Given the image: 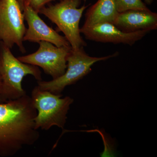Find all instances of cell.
Segmentation results:
<instances>
[{
  "instance_id": "277c9868",
  "label": "cell",
  "mask_w": 157,
  "mask_h": 157,
  "mask_svg": "<svg viewBox=\"0 0 157 157\" xmlns=\"http://www.w3.org/2000/svg\"><path fill=\"white\" fill-rule=\"evenodd\" d=\"M62 96L40 89L37 86L34 88L31 98L37 111L35 118L37 130L47 131L53 126L63 129L67 114L74 100L68 96L61 98Z\"/></svg>"
},
{
  "instance_id": "30bf717a",
  "label": "cell",
  "mask_w": 157,
  "mask_h": 157,
  "mask_svg": "<svg viewBox=\"0 0 157 157\" xmlns=\"http://www.w3.org/2000/svg\"><path fill=\"white\" fill-rule=\"evenodd\" d=\"M113 24L125 33L157 29V14L147 10H128L119 12Z\"/></svg>"
},
{
  "instance_id": "7a4b0ae2",
  "label": "cell",
  "mask_w": 157,
  "mask_h": 157,
  "mask_svg": "<svg viewBox=\"0 0 157 157\" xmlns=\"http://www.w3.org/2000/svg\"><path fill=\"white\" fill-rule=\"evenodd\" d=\"M10 49L0 42V76L2 82V96L4 102L26 94L22 86V80L25 76L32 75L38 81L42 80V73L38 67L21 61Z\"/></svg>"
},
{
  "instance_id": "5b68a950",
  "label": "cell",
  "mask_w": 157,
  "mask_h": 157,
  "mask_svg": "<svg viewBox=\"0 0 157 157\" xmlns=\"http://www.w3.org/2000/svg\"><path fill=\"white\" fill-rule=\"evenodd\" d=\"M116 52L107 56L92 57L85 51L84 47L71 49L67 58V68L65 73L58 78L50 81H38V86L42 90L57 95L61 94L65 87L75 84L91 71V67L97 62L106 60L118 55Z\"/></svg>"
},
{
  "instance_id": "2e32d148",
  "label": "cell",
  "mask_w": 157,
  "mask_h": 157,
  "mask_svg": "<svg viewBox=\"0 0 157 157\" xmlns=\"http://www.w3.org/2000/svg\"><path fill=\"white\" fill-rule=\"evenodd\" d=\"M147 5H151L153 2V0H144Z\"/></svg>"
},
{
  "instance_id": "6da1fadb",
  "label": "cell",
  "mask_w": 157,
  "mask_h": 157,
  "mask_svg": "<svg viewBox=\"0 0 157 157\" xmlns=\"http://www.w3.org/2000/svg\"><path fill=\"white\" fill-rule=\"evenodd\" d=\"M37 111L31 97L26 94L0 103V156L15 155L39 140L35 126Z\"/></svg>"
},
{
  "instance_id": "3957f363",
  "label": "cell",
  "mask_w": 157,
  "mask_h": 157,
  "mask_svg": "<svg viewBox=\"0 0 157 157\" xmlns=\"http://www.w3.org/2000/svg\"><path fill=\"white\" fill-rule=\"evenodd\" d=\"M82 0H60L55 5H49L39 11L57 26V30L64 34L72 49L86 45L81 36L79 24L82 14L89 6L79 8Z\"/></svg>"
},
{
  "instance_id": "4fadbf2b",
  "label": "cell",
  "mask_w": 157,
  "mask_h": 157,
  "mask_svg": "<svg viewBox=\"0 0 157 157\" xmlns=\"http://www.w3.org/2000/svg\"><path fill=\"white\" fill-rule=\"evenodd\" d=\"M53 1L55 0H25V6L28 5L34 11L39 13L40 10L45 7L46 4Z\"/></svg>"
},
{
  "instance_id": "8fae6325",
  "label": "cell",
  "mask_w": 157,
  "mask_h": 157,
  "mask_svg": "<svg viewBox=\"0 0 157 157\" xmlns=\"http://www.w3.org/2000/svg\"><path fill=\"white\" fill-rule=\"evenodd\" d=\"M119 13L114 0H98L86 10L82 27H89L103 23L113 24Z\"/></svg>"
},
{
  "instance_id": "9a60e30c",
  "label": "cell",
  "mask_w": 157,
  "mask_h": 157,
  "mask_svg": "<svg viewBox=\"0 0 157 157\" xmlns=\"http://www.w3.org/2000/svg\"><path fill=\"white\" fill-rule=\"evenodd\" d=\"M18 3H19L21 8L23 10L24 8L25 4V0H17Z\"/></svg>"
},
{
  "instance_id": "9c48e42d",
  "label": "cell",
  "mask_w": 157,
  "mask_h": 157,
  "mask_svg": "<svg viewBox=\"0 0 157 157\" xmlns=\"http://www.w3.org/2000/svg\"><path fill=\"white\" fill-rule=\"evenodd\" d=\"M23 13L28 25L23 37V41L36 43L45 41L57 47H71L66 37L61 36L56 31L48 26L39 17V13L28 5L25 6Z\"/></svg>"
},
{
  "instance_id": "7c38bea8",
  "label": "cell",
  "mask_w": 157,
  "mask_h": 157,
  "mask_svg": "<svg viewBox=\"0 0 157 157\" xmlns=\"http://www.w3.org/2000/svg\"><path fill=\"white\" fill-rule=\"evenodd\" d=\"M118 12L128 10H149L142 0H114Z\"/></svg>"
},
{
  "instance_id": "8992f818",
  "label": "cell",
  "mask_w": 157,
  "mask_h": 157,
  "mask_svg": "<svg viewBox=\"0 0 157 157\" xmlns=\"http://www.w3.org/2000/svg\"><path fill=\"white\" fill-rule=\"evenodd\" d=\"M22 9L17 0H0V42L12 48L17 45L23 53L26 28Z\"/></svg>"
},
{
  "instance_id": "52a82bcc",
  "label": "cell",
  "mask_w": 157,
  "mask_h": 157,
  "mask_svg": "<svg viewBox=\"0 0 157 157\" xmlns=\"http://www.w3.org/2000/svg\"><path fill=\"white\" fill-rule=\"evenodd\" d=\"M39 43V48L36 52L17 58L23 63L40 67L52 79L62 76L67 69V58L71 47H57L45 41Z\"/></svg>"
},
{
  "instance_id": "ba28073f",
  "label": "cell",
  "mask_w": 157,
  "mask_h": 157,
  "mask_svg": "<svg viewBox=\"0 0 157 157\" xmlns=\"http://www.w3.org/2000/svg\"><path fill=\"white\" fill-rule=\"evenodd\" d=\"M80 32L84 35L86 39L90 41L129 45H134L150 33L147 31L125 33L113 24L108 22L99 24L89 27H82Z\"/></svg>"
},
{
  "instance_id": "5bb4252c",
  "label": "cell",
  "mask_w": 157,
  "mask_h": 157,
  "mask_svg": "<svg viewBox=\"0 0 157 157\" xmlns=\"http://www.w3.org/2000/svg\"><path fill=\"white\" fill-rule=\"evenodd\" d=\"M2 78L0 76V103H4L2 96Z\"/></svg>"
}]
</instances>
